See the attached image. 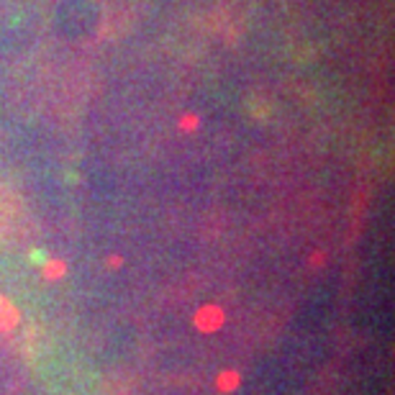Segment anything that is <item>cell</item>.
<instances>
[{
  "label": "cell",
  "instance_id": "obj_1",
  "mask_svg": "<svg viewBox=\"0 0 395 395\" xmlns=\"http://www.w3.org/2000/svg\"><path fill=\"white\" fill-rule=\"evenodd\" d=\"M223 324V311L216 308V306H205L195 313V326L201 331H216V328Z\"/></svg>",
  "mask_w": 395,
  "mask_h": 395
},
{
  "label": "cell",
  "instance_id": "obj_2",
  "mask_svg": "<svg viewBox=\"0 0 395 395\" xmlns=\"http://www.w3.org/2000/svg\"><path fill=\"white\" fill-rule=\"evenodd\" d=\"M239 372H234V370H229V372H221V377H218V390L221 393H232V390H236L239 387Z\"/></svg>",
  "mask_w": 395,
  "mask_h": 395
},
{
  "label": "cell",
  "instance_id": "obj_3",
  "mask_svg": "<svg viewBox=\"0 0 395 395\" xmlns=\"http://www.w3.org/2000/svg\"><path fill=\"white\" fill-rule=\"evenodd\" d=\"M59 275H62V264H49L47 278H59Z\"/></svg>",
  "mask_w": 395,
  "mask_h": 395
}]
</instances>
